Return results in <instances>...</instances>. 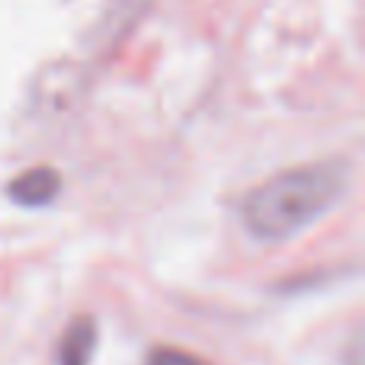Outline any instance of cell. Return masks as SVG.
<instances>
[{"instance_id":"2","label":"cell","mask_w":365,"mask_h":365,"mask_svg":"<svg viewBox=\"0 0 365 365\" xmlns=\"http://www.w3.org/2000/svg\"><path fill=\"white\" fill-rule=\"evenodd\" d=\"M58 189H61V177L51 167L26 170L10 182V195L19 205H45V202H51L58 195Z\"/></svg>"},{"instance_id":"4","label":"cell","mask_w":365,"mask_h":365,"mask_svg":"<svg viewBox=\"0 0 365 365\" xmlns=\"http://www.w3.org/2000/svg\"><path fill=\"white\" fill-rule=\"evenodd\" d=\"M148 365H208L199 356L186 353V349H173V346H158L148 356Z\"/></svg>"},{"instance_id":"3","label":"cell","mask_w":365,"mask_h":365,"mask_svg":"<svg viewBox=\"0 0 365 365\" xmlns=\"http://www.w3.org/2000/svg\"><path fill=\"white\" fill-rule=\"evenodd\" d=\"M93 349H96V324L90 317H77L68 327V334H64L58 359H61V365H90Z\"/></svg>"},{"instance_id":"1","label":"cell","mask_w":365,"mask_h":365,"mask_svg":"<svg viewBox=\"0 0 365 365\" xmlns=\"http://www.w3.org/2000/svg\"><path fill=\"white\" fill-rule=\"evenodd\" d=\"M349 182L343 160H317L276 173L244 202V225L257 240H289L340 202Z\"/></svg>"}]
</instances>
